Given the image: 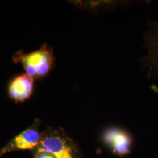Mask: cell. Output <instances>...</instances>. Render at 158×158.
Here are the masks:
<instances>
[{
	"label": "cell",
	"instance_id": "ba28073f",
	"mask_svg": "<svg viewBox=\"0 0 158 158\" xmlns=\"http://www.w3.org/2000/svg\"><path fill=\"white\" fill-rule=\"evenodd\" d=\"M35 158H56L53 155H52L49 153L44 152H37Z\"/></svg>",
	"mask_w": 158,
	"mask_h": 158
},
{
	"label": "cell",
	"instance_id": "8992f818",
	"mask_svg": "<svg viewBox=\"0 0 158 158\" xmlns=\"http://www.w3.org/2000/svg\"><path fill=\"white\" fill-rule=\"evenodd\" d=\"M41 141L40 133L31 128L23 131L17 135L12 143L10 149H32L38 146Z\"/></svg>",
	"mask_w": 158,
	"mask_h": 158
},
{
	"label": "cell",
	"instance_id": "3957f363",
	"mask_svg": "<svg viewBox=\"0 0 158 158\" xmlns=\"http://www.w3.org/2000/svg\"><path fill=\"white\" fill-rule=\"evenodd\" d=\"M34 80L27 73L21 74L12 80L8 86V94L15 102H24L31 96Z\"/></svg>",
	"mask_w": 158,
	"mask_h": 158
},
{
	"label": "cell",
	"instance_id": "52a82bcc",
	"mask_svg": "<svg viewBox=\"0 0 158 158\" xmlns=\"http://www.w3.org/2000/svg\"><path fill=\"white\" fill-rule=\"evenodd\" d=\"M122 1H76V4L80 8L90 11H98V10L113 8L121 4H123Z\"/></svg>",
	"mask_w": 158,
	"mask_h": 158
},
{
	"label": "cell",
	"instance_id": "277c9868",
	"mask_svg": "<svg viewBox=\"0 0 158 158\" xmlns=\"http://www.w3.org/2000/svg\"><path fill=\"white\" fill-rule=\"evenodd\" d=\"M38 152L49 153L56 158H73L71 149L65 140L56 134L47 136L41 140Z\"/></svg>",
	"mask_w": 158,
	"mask_h": 158
},
{
	"label": "cell",
	"instance_id": "5b68a950",
	"mask_svg": "<svg viewBox=\"0 0 158 158\" xmlns=\"http://www.w3.org/2000/svg\"><path fill=\"white\" fill-rule=\"evenodd\" d=\"M104 140L115 152L123 155L129 152L131 139L125 132L118 129L108 130L104 134Z\"/></svg>",
	"mask_w": 158,
	"mask_h": 158
},
{
	"label": "cell",
	"instance_id": "7a4b0ae2",
	"mask_svg": "<svg viewBox=\"0 0 158 158\" xmlns=\"http://www.w3.org/2000/svg\"><path fill=\"white\" fill-rule=\"evenodd\" d=\"M144 34L147 55L141 59L142 68L148 69V77L158 80V21H149Z\"/></svg>",
	"mask_w": 158,
	"mask_h": 158
},
{
	"label": "cell",
	"instance_id": "6da1fadb",
	"mask_svg": "<svg viewBox=\"0 0 158 158\" xmlns=\"http://www.w3.org/2000/svg\"><path fill=\"white\" fill-rule=\"evenodd\" d=\"M13 61L23 65L26 73L35 80L46 77L51 72L55 63L53 51L44 44L37 51L31 53L18 51L13 55Z\"/></svg>",
	"mask_w": 158,
	"mask_h": 158
}]
</instances>
